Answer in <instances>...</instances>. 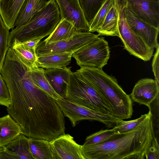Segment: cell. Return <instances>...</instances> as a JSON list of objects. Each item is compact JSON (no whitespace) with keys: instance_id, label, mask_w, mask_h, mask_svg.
Segmentation results:
<instances>
[{"instance_id":"6da1fadb","label":"cell","mask_w":159,"mask_h":159,"mask_svg":"<svg viewBox=\"0 0 159 159\" xmlns=\"http://www.w3.org/2000/svg\"><path fill=\"white\" fill-rule=\"evenodd\" d=\"M7 110L28 138L50 141L65 134V116L56 100L31 80L23 88L9 91Z\"/></svg>"},{"instance_id":"7a4b0ae2","label":"cell","mask_w":159,"mask_h":159,"mask_svg":"<svg viewBox=\"0 0 159 159\" xmlns=\"http://www.w3.org/2000/svg\"><path fill=\"white\" fill-rule=\"evenodd\" d=\"M147 118L132 130L97 145L83 146L85 159H147L149 149L155 136L150 111Z\"/></svg>"},{"instance_id":"3957f363","label":"cell","mask_w":159,"mask_h":159,"mask_svg":"<svg viewBox=\"0 0 159 159\" xmlns=\"http://www.w3.org/2000/svg\"><path fill=\"white\" fill-rule=\"evenodd\" d=\"M76 72L110 101L116 117L120 119L131 117L133 111L132 100L114 77L108 75L102 69L87 66L80 67Z\"/></svg>"},{"instance_id":"277c9868","label":"cell","mask_w":159,"mask_h":159,"mask_svg":"<svg viewBox=\"0 0 159 159\" xmlns=\"http://www.w3.org/2000/svg\"><path fill=\"white\" fill-rule=\"evenodd\" d=\"M61 19L58 6L55 0H49L45 7L25 25L12 29L8 40V48L15 43L42 38L49 35Z\"/></svg>"},{"instance_id":"5b68a950","label":"cell","mask_w":159,"mask_h":159,"mask_svg":"<svg viewBox=\"0 0 159 159\" xmlns=\"http://www.w3.org/2000/svg\"><path fill=\"white\" fill-rule=\"evenodd\" d=\"M64 98L116 116L113 107L110 101L76 71H71L70 74Z\"/></svg>"},{"instance_id":"8992f818","label":"cell","mask_w":159,"mask_h":159,"mask_svg":"<svg viewBox=\"0 0 159 159\" xmlns=\"http://www.w3.org/2000/svg\"><path fill=\"white\" fill-rule=\"evenodd\" d=\"M118 16L119 37L124 48L131 55L145 61H149L154 49L149 48L129 27L126 20L125 7L126 0H114Z\"/></svg>"},{"instance_id":"52a82bcc","label":"cell","mask_w":159,"mask_h":159,"mask_svg":"<svg viewBox=\"0 0 159 159\" xmlns=\"http://www.w3.org/2000/svg\"><path fill=\"white\" fill-rule=\"evenodd\" d=\"M65 116L67 117L74 127L82 120L97 121L108 128H113L121 120L115 116L102 112L80 105L63 98L56 101Z\"/></svg>"},{"instance_id":"ba28073f","label":"cell","mask_w":159,"mask_h":159,"mask_svg":"<svg viewBox=\"0 0 159 159\" xmlns=\"http://www.w3.org/2000/svg\"><path fill=\"white\" fill-rule=\"evenodd\" d=\"M110 51L108 43L103 37H98L72 55L80 66L102 69L107 64Z\"/></svg>"},{"instance_id":"9c48e42d","label":"cell","mask_w":159,"mask_h":159,"mask_svg":"<svg viewBox=\"0 0 159 159\" xmlns=\"http://www.w3.org/2000/svg\"><path fill=\"white\" fill-rule=\"evenodd\" d=\"M99 35L89 31L79 32L71 38L49 44L40 41L36 49L37 57L52 54L74 53L91 42Z\"/></svg>"},{"instance_id":"30bf717a","label":"cell","mask_w":159,"mask_h":159,"mask_svg":"<svg viewBox=\"0 0 159 159\" xmlns=\"http://www.w3.org/2000/svg\"><path fill=\"white\" fill-rule=\"evenodd\" d=\"M125 12L128 25L136 35L151 49H154L159 46L157 40L159 28L154 27L139 19L133 12L127 1Z\"/></svg>"},{"instance_id":"8fae6325","label":"cell","mask_w":159,"mask_h":159,"mask_svg":"<svg viewBox=\"0 0 159 159\" xmlns=\"http://www.w3.org/2000/svg\"><path fill=\"white\" fill-rule=\"evenodd\" d=\"M61 19L70 23L78 32L88 31L89 25L79 0H55Z\"/></svg>"},{"instance_id":"7c38bea8","label":"cell","mask_w":159,"mask_h":159,"mask_svg":"<svg viewBox=\"0 0 159 159\" xmlns=\"http://www.w3.org/2000/svg\"><path fill=\"white\" fill-rule=\"evenodd\" d=\"M54 159H85L78 144L69 134L61 135L50 141Z\"/></svg>"},{"instance_id":"4fadbf2b","label":"cell","mask_w":159,"mask_h":159,"mask_svg":"<svg viewBox=\"0 0 159 159\" xmlns=\"http://www.w3.org/2000/svg\"><path fill=\"white\" fill-rule=\"evenodd\" d=\"M132 10L140 19L159 28V0H126Z\"/></svg>"},{"instance_id":"5bb4252c","label":"cell","mask_w":159,"mask_h":159,"mask_svg":"<svg viewBox=\"0 0 159 159\" xmlns=\"http://www.w3.org/2000/svg\"><path fill=\"white\" fill-rule=\"evenodd\" d=\"M159 93V83L155 80L145 78L135 84L129 96L132 101L148 108Z\"/></svg>"},{"instance_id":"9a60e30c","label":"cell","mask_w":159,"mask_h":159,"mask_svg":"<svg viewBox=\"0 0 159 159\" xmlns=\"http://www.w3.org/2000/svg\"><path fill=\"white\" fill-rule=\"evenodd\" d=\"M34 159L30 150L29 138L20 134L9 144L0 147V159Z\"/></svg>"},{"instance_id":"2e32d148","label":"cell","mask_w":159,"mask_h":159,"mask_svg":"<svg viewBox=\"0 0 159 159\" xmlns=\"http://www.w3.org/2000/svg\"><path fill=\"white\" fill-rule=\"evenodd\" d=\"M71 67L65 66L44 69V75L54 90L64 98L71 72Z\"/></svg>"},{"instance_id":"e0dca14e","label":"cell","mask_w":159,"mask_h":159,"mask_svg":"<svg viewBox=\"0 0 159 159\" xmlns=\"http://www.w3.org/2000/svg\"><path fill=\"white\" fill-rule=\"evenodd\" d=\"M49 0H24L14 24L18 27L26 24L47 5Z\"/></svg>"},{"instance_id":"ac0fdd59","label":"cell","mask_w":159,"mask_h":159,"mask_svg":"<svg viewBox=\"0 0 159 159\" xmlns=\"http://www.w3.org/2000/svg\"><path fill=\"white\" fill-rule=\"evenodd\" d=\"M20 134V126L9 115L0 118V147L9 144Z\"/></svg>"},{"instance_id":"d6986e66","label":"cell","mask_w":159,"mask_h":159,"mask_svg":"<svg viewBox=\"0 0 159 159\" xmlns=\"http://www.w3.org/2000/svg\"><path fill=\"white\" fill-rule=\"evenodd\" d=\"M24 0H0V15L9 30L14 28L18 13Z\"/></svg>"},{"instance_id":"ffe728a7","label":"cell","mask_w":159,"mask_h":159,"mask_svg":"<svg viewBox=\"0 0 159 159\" xmlns=\"http://www.w3.org/2000/svg\"><path fill=\"white\" fill-rule=\"evenodd\" d=\"M78 32L74 26L65 19H61L55 29L49 36L43 41L49 44L70 39Z\"/></svg>"},{"instance_id":"44dd1931","label":"cell","mask_w":159,"mask_h":159,"mask_svg":"<svg viewBox=\"0 0 159 159\" xmlns=\"http://www.w3.org/2000/svg\"><path fill=\"white\" fill-rule=\"evenodd\" d=\"M73 53H66L38 57L37 65L38 67L43 69L66 66L70 63Z\"/></svg>"},{"instance_id":"7402d4cb","label":"cell","mask_w":159,"mask_h":159,"mask_svg":"<svg viewBox=\"0 0 159 159\" xmlns=\"http://www.w3.org/2000/svg\"><path fill=\"white\" fill-rule=\"evenodd\" d=\"M97 32L99 36H116L119 37L118 16L115 1Z\"/></svg>"},{"instance_id":"603a6c76","label":"cell","mask_w":159,"mask_h":159,"mask_svg":"<svg viewBox=\"0 0 159 159\" xmlns=\"http://www.w3.org/2000/svg\"><path fill=\"white\" fill-rule=\"evenodd\" d=\"M30 151L34 159H54L50 141L29 138Z\"/></svg>"},{"instance_id":"cb8c5ba5","label":"cell","mask_w":159,"mask_h":159,"mask_svg":"<svg viewBox=\"0 0 159 159\" xmlns=\"http://www.w3.org/2000/svg\"><path fill=\"white\" fill-rule=\"evenodd\" d=\"M21 61L29 71L38 68L36 49L28 47L21 43H15L11 47Z\"/></svg>"},{"instance_id":"d4e9b609","label":"cell","mask_w":159,"mask_h":159,"mask_svg":"<svg viewBox=\"0 0 159 159\" xmlns=\"http://www.w3.org/2000/svg\"><path fill=\"white\" fill-rule=\"evenodd\" d=\"M44 69L38 67L29 71L30 78L33 83L41 89L56 101L63 98L54 90L46 78Z\"/></svg>"},{"instance_id":"484cf974","label":"cell","mask_w":159,"mask_h":159,"mask_svg":"<svg viewBox=\"0 0 159 159\" xmlns=\"http://www.w3.org/2000/svg\"><path fill=\"white\" fill-rule=\"evenodd\" d=\"M120 133L113 128L101 129L87 136L83 146H90L103 143L115 138Z\"/></svg>"},{"instance_id":"4316f807","label":"cell","mask_w":159,"mask_h":159,"mask_svg":"<svg viewBox=\"0 0 159 159\" xmlns=\"http://www.w3.org/2000/svg\"><path fill=\"white\" fill-rule=\"evenodd\" d=\"M88 25L106 0H79Z\"/></svg>"},{"instance_id":"83f0119b","label":"cell","mask_w":159,"mask_h":159,"mask_svg":"<svg viewBox=\"0 0 159 159\" xmlns=\"http://www.w3.org/2000/svg\"><path fill=\"white\" fill-rule=\"evenodd\" d=\"M114 3V0H106L90 23L88 31L97 32L102 23L109 10Z\"/></svg>"},{"instance_id":"f1b7e54d","label":"cell","mask_w":159,"mask_h":159,"mask_svg":"<svg viewBox=\"0 0 159 159\" xmlns=\"http://www.w3.org/2000/svg\"><path fill=\"white\" fill-rule=\"evenodd\" d=\"M9 30L0 15V73L8 49V40Z\"/></svg>"},{"instance_id":"f546056e","label":"cell","mask_w":159,"mask_h":159,"mask_svg":"<svg viewBox=\"0 0 159 159\" xmlns=\"http://www.w3.org/2000/svg\"><path fill=\"white\" fill-rule=\"evenodd\" d=\"M150 112L142 115L139 118L129 121H125L123 119L117 121L113 128L120 133H122L131 131L135 128L148 116Z\"/></svg>"},{"instance_id":"4dcf8cb0","label":"cell","mask_w":159,"mask_h":159,"mask_svg":"<svg viewBox=\"0 0 159 159\" xmlns=\"http://www.w3.org/2000/svg\"><path fill=\"white\" fill-rule=\"evenodd\" d=\"M11 102L7 86L0 73V105L8 107Z\"/></svg>"},{"instance_id":"1f68e13d","label":"cell","mask_w":159,"mask_h":159,"mask_svg":"<svg viewBox=\"0 0 159 159\" xmlns=\"http://www.w3.org/2000/svg\"><path fill=\"white\" fill-rule=\"evenodd\" d=\"M159 159V146L157 138L155 136L149 149L147 159Z\"/></svg>"},{"instance_id":"d6a6232c","label":"cell","mask_w":159,"mask_h":159,"mask_svg":"<svg viewBox=\"0 0 159 159\" xmlns=\"http://www.w3.org/2000/svg\"><path fill=\"white\" fill-rule=\"evenodd\" d=\"M156 52L154 55L152 63V71L155 78V80L159 83V46L156 48Z\"/></svg>"},{"instance_id":"836d02e7","label":"cell","mask_w":159,"mask_h":159,"mask_svg":"<svg viewBox=\"0 0 159 159\" xmlns=\"http://www.w3.org/2000/svg\"><path fill=\"white\" fill-rule=\"evenodd\" d=\"M41 39H42L40 38L34 39L21 43L29 48L36 49L37 45Z\"/></svg>"}]
</instances>
